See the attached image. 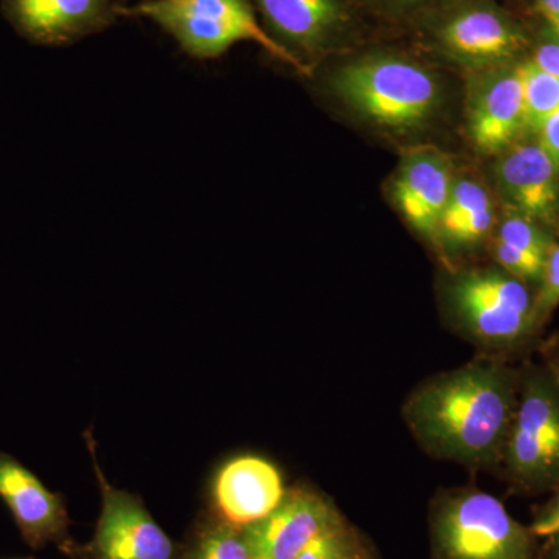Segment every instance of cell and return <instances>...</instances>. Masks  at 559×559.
Here are the masks:
<instances>
[{
    "label": "cell",
    "instance_id": "cell-1",
    "mask_svg": "<svg viewBox=\"0 0 559 559\" xmlns=\"http://www.w3.org/2000/svg\"><path fill=\"white\" fill-rule=\"evenodd\" d=\"M509 358L476 359L418 385L403 418L421 450L474 469H499L520 395Z\"/></svg>",
    "mask_w": 559,
    "mask_h": 559
},
{
    "label": "cell",
    "instance_id": "cell-2",
    "mask_svg": "<svg viewBox=\"0 0 559 559\" xmlns=\"http://www.w3.org/2000/svg\"><path fill=\"white\" fill-rule=\"evenodd\" d=\"M119 13L153 22L193 60H218L237 44L253 43L299 75H312L310 66L261 25L250 0H142L121 5Z\"/></svg>",
    "mask_w": 559,
    "mask_h": 559
},
{
    "label": "cell",
    "instance_id": "cell-3",
    "mask_svg": "<svg viewBox=\"0 0 559 559\" xmlns=\"http://www.w3.org/2000/svg\"><path fill=\"white\" fill-rule=\"evenodd\" d=\"M451 322L485 355L511 358L538 341L535 293L500 270L460 272L447 286Z\"/></svg>",
    "mask_w": 559,
    "mask_h": 559
},
{
    "label": "cell",
    "instance_id": "cell-4",
    "mask_svg": "<svg viewBox=\"0 0 559 559\" xmlns=\"http://www.w3.org/2000/svg\"><path fill=\"white\" fill-rule=\"evenodd\" d=\"M429 536L433 559H539L528 525L476 488L451 489L432 500Z\"/></svg>",
    "mask_w": 559,
    "mask_h": 559
},
{
    "label": "cell",
    "instance_id": "cell-5",
    "mask_svg": "<svg viewBox=\"0 0 559 559\" xmlns=\"http://www.w3.org/2000/svg\"><path fill=\"white\" fill-rule=\"evenodd\" d=\"M516 412L499 471L520 495H546L559 485V384L540 362L520 367Z\"/></svg>",
    "mask_w": 559,
    "mask_h": 559
},
{
    "label": "cell",
    "instance_id": "cell-6",
    "mask_svg": "<svg viewBox=\"0 0 559 559\" xmlns=\"http://www.w3.org/2000/svg\"><path fill=\"white\" fill-rule=\"evenodd\" d=\"M331 90L360 116L381 127L407 130L425 123L440 102L428 70L396 57H369L331 76Z\"/></svg>",
    "mask_w": 559,
    "mask_h": 559
},
{
    "label": "cell",
    "instance_id": "cell-7",
    "mask_svg": "<svg viewBox=\"0 0 559 559\" xmlns=\"http://www.w3.org/2000/svg\"><path fill=\"white\" fill-rule=\"evenodd\" d=\"M90 451L100 484L102 513L90 543L68 540L60 547L70 559H183V547L160 528L142 499L109 485L103 476L91 436Z\"/></svg>",
    "mask_w": 559,
    "mask_h": 559
},
{
    "label": "cell",
    "instance_id": "cell-8",
    "mask_svg": "<svg viewBox=\"0 0 559 559\" xmlns=\"http://www.w3.org/2000/svg\"><path fill=\"white\" fill-rule=\"evenodd\" d=\"M120 0H0L13 31L35 46L68 47L108 31Z\"/></svg>",
    "mask_w": 559,
    "mask_h": 559
},
{
    "label": "cell",
    "instance_id": "cell-9",
    "mask_svg": "<svg viewBox=\"0 0 559 559\" xmlns=\"http://www.w3.org/2000/svg\"><path fill=\"white\" fill-rule=\"evenodd\" d=\"M345 521L330 499L311 488L286 489L277 509L242 528L253 559H296L301 550Z\"/></svg>",
    "mask_w": 559,
    "mask_h": 559
},
{
    "label": "cell",
    "instance_id": "cell-10",
    "mask_svg": "<svg viewBox=\"0 0 559 559\" xmlns=\"http://www.w3.org/2000/svg\"><path fill=\"white\" fill-rule=\"evenodd\" d=\"M0 499L32 549H43L47 544L61 547L70 540L62 496L49 491L32 471L5 452H0Z\"/></svg>",
    "mask_w": 559,
    "mask_h": 559
},
{
    "label": "cell",
    "instance_id": "cell-11",
    "mask_svg": "<svg viewBox=\"0 0 559 559\" xmlns=\"http://www.w3.org/2000/svg\"><path fill=\"white\" fill-rule=\"evenodd\" d=\"M285 495L277 466L257 455L231 459L213 480L216 518L240 530L264 520L277 509Z\"/></svg>",
    "mask_w": 559,
    "mask_h": 559
},
{
    "label": "cell",
    "instance_id": "cell-12",
    "mask_svg": "<svg viewBox=\"0 0 559 559\" xmlns=\"http://www.w3.org/2000/svg\"><path fill=\"white\" fill-rule=\"evenodd\" d=\"M528 131L520 64L489 73L474 87L469 105V132L477 148L500 154Z\"/></svg>",
    "mask_w": 559,
    "mask_h": 559
},
{
    "label": "cell",
    "instance_id": "cell-13",
    "mask_svg": "<svg viewBox=\"0 0 559 559\" xmlns=\"http://www.w3.org/2000/svg\"><path fill=\"white\" fill-rule=\"evenodd\" d=\"M496 178L510 210L540 224H550L557 218L559 173L538 140H520L500 153Z\"/></svg>",
    "mask_w": 559,
    "mask_h": 559
},
{
    "label": "cell",
    "instance_id": "cell-14",
    "mask_svg": "<svg viewBox=\"0 0 559 559\" xmlns=\"http://www.w3.org/2000/svg\"><path fill=\"white\" fill-rule=\"evenodd\" d=\"M440 39L448 53L476 68L503 64L527 47L510 17L487 7L460 11L441 28Z\"/></svg>",
    "mask_w": 559,
    "mask_h": 559
},
{
    "label": "cell",
    "instance_id": "cell-15",
    "mask_svg": "<svg viewBox=\"0 0 559 559\" xmlns=\"http://www.w3.org/2000/svg\"><path fill=\"white\" fill-rule=\"evenodd\" d=\"M266 31L290 53L307 57L325 49L344 24L341 0H250ZM311 68V66H310Z\"/></svg>",
    "mask_w": 559,
    "mask_h": 559
},
{
    "label": "cell",
    "instance_id": "cell-16",
    "mask_svg": "<svg viewBox=\"0 0 559 559\" xmlns=\"http://www.w3.org/2000/svg\"><path fill=\"white\" fill-rule=\"evenodd\" d=\"M452 186L450 162L444 156L432 150L412 151L401 162L393 200L415 230L437 237Z\"/></svg>",
    "mask_w": 559,
    "mask_h": 559
},
{
    "label": "cell",
    "instance_id": "cell-17",
    "mask_svg": "<svg viewBox=\"0 0 559 559\" xmlns=\"http://www.w3.org/2000/svg\"><path fill=\"white\" fill-rule=\"evenodd\" d=\"M495 227L488 191L476 180H455L439 224V235L452 246L479 245Z\"/></svg>",
    "mask_w": 559,
    "mask_h": 559
},
{
    "label": "cell",
    "instance_id": "cell-18",
    "mask_svg": "<svg viewBox=\"0 0 559 559\" xmlns=\"http://www.w3.org/2000/svg\"><path fill=\"white\" fill-rule=\"evenodd\" d=\"M183 559H253L242 530L218 518L201 522L183 547Z\"/></svg>",
    "mask_w": 559,
    "mask_h": 559
},
{
    "label": "cell",
    "instance_id": "cell-19",
    "mask_svg": "<svg viewBox=\"0 0 559 559\" xmlns=\"http://www.w3.org/2000/svg\"><path fill=\"white\" fill-rule=\"evenodd\" d=\"M525 120L528 131L535 132L547 117L559 109V79L532 64H520Z\"/></svg>",
    "mask_w": 559,
    "mask_h": 559
},
{
    "label": "cell",
    "instance_id": "cell-20",
    "mask_svg": "<svg viewBox=\"0 0 559 559\" xmlns=\"http://www.w3.org/2000/svg\"><path fill=\"white\" fill-rule=\"evenodd\" d=\"M296 559H373L358 532L342 521L312 539Z\"/></svg>",
    "mask_w": 559,
    "mask_h": 559
},
{
    "label": "cell",
    "instance_id": "cell-21",
    "mask_svg": "<svg viewBox=\"0 0 559 559\" xmlns=\"http://www.w3.org/2000/svg\"><path fill=\"white\" fill-rule=\"evenodd\" d=\"M495 238L543 260H547L550 250L557 245L549 231L544 229V224L514 212V210L507 213L500 221Z\"/></svg>",
    "mask_w": 559,
    "mask_h": 559
},
{
    "label": "cell",
    "instance_id": "cell-22",
    "mask_svg": "<svg viewBox=\"0 0 559 559\" xmlns=\"http://www.w3.org/2000/svg\"><path fill=\"white\" fill-rule=\"evenodd\" d=\"M533 510L528 527L538 544L539 559H559V485Z\"/></svg>",
    "mask_w": 559,
    "mask_h": 559
},
{
    "label": "cell",
    "instance_id": "cell-23",
    "mask_svg": "<svg viewBox=\"0 0 559 559\" xmlns=\"http://www.w3.org/2000/svg\"><path fill=\"white\" fill-rule=\"evenodd\" d=\"M491 252L500 270L509 272L510 275L528 283V285H538L543 277L546 260L506 245L496 238L492 240Z\"/></svg>",
    "mask_w": 559,
    "mask_h": 559
},
{
    "label": "cell",
    "instance_id": "cell-24",
    "mask_svg": "<svg viewBox=\"0 0 559 559\" xmlns=\"http://www.w3.org/2000/svg\"><path fill=\"white\" fill-rule=\"evenodd\" d=\"M559 305V242L550 250L544 264L543 277L535 290L536 326L539 333Z\"/></svg>",
    "mask_w": 559,
    "mask_h": 559
},
{
    "label": "cell",
    "instance_id": "cell-25",
    "mask_svg": "<svg viewBox=\"0 0 559 559\" xmlns=\"http://www.w3.org/2000/svg\"><path fill=\"white\" fill-rule=\"evenodd\" d=\"M530 62L543 72L559 79V36L557 33L551 31L549 38L538 44Z\"/></svg>",
    "mask_w": 559,
    "mask_h": 559
},
{
    "label": "cell",
    "instance_id": "cell-26",
    "mask_svg": "<svg viewBox=\"0 0 559 559\" xmlns=\"http://www.w3.org/2000/svg\"><path fill=\"white\" fill-rule=\"evenodd\" d=\"M535 132L538 135L536 140L559 173V109L547 117Z\"/></svg>",
    "mask_w": 559,
    "mask_h": 559
},
{
    "label": "cell",
    "instance_id": "cell-27",
    "mask_svg": "<svg viewBox=\"0 0 559 559\" xmlns=\"http://www.w3.org/2000/svg\"><path fill=\"white\" fill-rule=\"evenodd\" d=\"M539 362L554 374L559 384V331L536 345Z\"/></svg>",
    "mask_w": 559,
    "mask_h": 559
},
{
    "label": "cell",
    "instance_id": "cell-28",
    "mask_svg": "<svg viewBox=\"0 0 559 559\" xmlns=\"http://www.w3.org/2000/svg\"><path fill=\"white\" fill-rule=\"evenodd\" d=\"M536 7L547 21L559 16V0H536Z\"/></svg>",
    "mask_w": 559,
    "mask_h": 559
},
{
    "label": "cell",
    "instance_id": "cell-29",
    "mask_svg": "<svg viewBox=\"0 0 559 559\" xmlns=\"http://www.w3.org/2000/svg\"><path fill=\"white\" fill-rule=\"evenodd\" d=\"M549 22H550L551 31L557 33V35L559 36V16L555 17V20H551Z\"/></svg>",
    "mask_w": 559,
    "mask_h": 559
},
{
    "label": "cell",
    "instance_id": "cell-30",
    "mask_svg": "<svg viewBox=\"0 0 559 559\" xmlns=\"http://www.w3.org/2000/svg\"><path fill=\"white\" fill-rule=\"evenodd\" d=\"M120 2L123 3V2H127V0H120ZM123 5H124V3H123Z\"/></svg>",
    "mask_w": 559,
    "mask_h": 559
},
{
    "label": "cell",
    "instance_id": "cell-31",
    "mask_svg": "<svg viewBox=\"0 0 559 559\" xmlns=\"http://www.w3.org/2000/svg\"><path fill=\"white\" fill-rule=\"evenodd\" d=\"M27 559H31V558H27Z\"/></svg>",
    "mask_w": 559,
    "mask_h": 559
}]
</instances>
